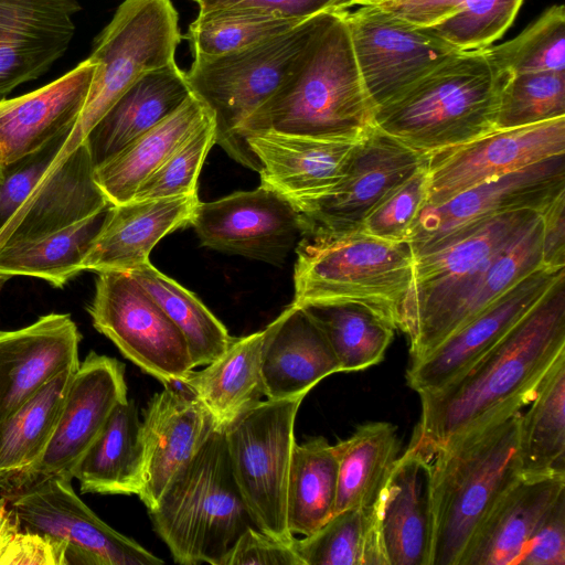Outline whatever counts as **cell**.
I'll use <instances>...</instances> for the list:
<instances>
[{
  "mask_svg": "<svg viewBox=\"0 0 565 565\" xmlns=\"http://www.w3.org/2000/svg\"><path fill=\"white\" fill-rule=\"evenodd\" d=\"M565 353V276L489 351L438 390L418 394L411 446L431 454L451 439L521 411Z\"/></svg>",
  "mask_w": 565,
  "mask_h": 565,
  "instance_id": "obj_1",
  "label": "cell"
},
{
  "mask_svg": "<svg viewBox=\"0 0 565 565\" xmlns=\"http://www.w3.org/2000/svg\"><path fill=\"white\" fill-rule=\"evenodd\" d=\"M374 111L347 22L340 10H331L322 14L289 81L254 111L236 134L246 146V136L264 130L361 140L375 127Z\"/></svg>",
  "mask_w": 565,
  "mask_h": 565,
  "instance_id": "obj_2",
  "label": "cell"
},
{
  "mask_svg": "<svg viewBox=\"0 0 565 565\" xmlns=\"http://www.w3.org/2000/svg\"><path fill=\"white\" fill-rule=\"evenodd\" d=\"M509 75L486 49L456 52L376 106L374 125L427 156L466 143L495 130Z\"/></svg>",
  "mask_w": 565,
  "mask_h": 565,
  "instance_id": "obj_3",
  "label": "cell"
},
{
  "mask_svg": "<svg viewBox=\"0 0 565 565\" xmlns=\"http://www.w3.org/2000/svg\"><path fill=\"white\" fill-rule=\"evenodd\" d=\"M521 411L469 430L431 452L435 535L430 565H460L481 523L521 477Z\"/></svg>",
  "mask_w": 565,
  "mask_h": 565,
  "instance_id": "obj_4",
  "label": "cell"
},
{
  "mask_svg": "<svg viewBox=\"0 0 565 565\" xmlns=\"http://www.w3.org/2000/svg\"><path fill=\"white\" fill-rule=\"evenodd\" d=\"M148 513L183 565H222L237 539L256 527L234 478L224 426L213 429Z\"/></svg>",
  "mask_w": 565,
  "mask_h": 565,
  "instance_id": "obj_5",
  "label": "cell"
},
{
  "mask_svg": "<svg viewBox=\"0 0 565 565\" xmlns=\"http://www.w3.org/2000/svg\"><path fill=\"white\" fill-rule=\"evenodd\" d=\"M295 250L292 306L360 302L399 329L402 306L414 279L415 257L407 242H387L358 230L303 235Z\"/></svg>",
  "mask_w": 565,
  "mask_h": 565,
  "instance_id": "obj_6",
  "label": "cell"
},
{
  "mask_svg": "<svg viewBox=\"0 0 565 565\" xmlns=\"http://www.w3.org/2000/svg\"><path fill=\"white\" fill-rule=\"evenodd\" d=\"M72 131L1 168L0 247L61 231L111 204L86 142L63 153Z\"/></svg>",
  "mask_w": 565,
  "mask_h": 565,
  "instance_id": "obj_7",
  "label": "cell"
},
{
  "mask_svg": "<svg viewBox=\"0 0 565 565\" xmlns=\"http://www.w3.org/2000/svg\"><path fill=\"white\" fill-rule=\"evenodd\" d=\"M324 12L248 47L216 56H194L185 72L191 92L214 116L215 143L238 163L259 171L256 157L236 130L296 72Z\"/></svg>",
  "mask_w": 565,
  "mask_h": 565,
  "instance_id": "obj_8",
  "label": "cell"
},
{
  "mask_svg": "<svg viewBox=\"0 0 565 565\" xmlns=\"http://www.w3.org/2000/svg\"><path fill=\"white\" fill-rule=\"evenodd\" d=\"M182 40L172 0H124L95 39L96 71L63 153L82 143L114 103L145 74L175 63Z\"/></svg>",
  "mask_w": 565,
  "mask_h": 565,
  "instance_id": "obj_9",
  "label": "cell"
},
{
  "mask_svg": "<svg viewBox=\"0 0 565 565\" xmlns=\"http://www.w3.org/2000/svg\"><path fill=\"white\" fill-rule=\"evenodd\" d=\"M541 213L518 210L493 216L468 235L415 258L414 279L403 302L399 330L409 361L428 353L439 327L490 260Z\"/></svg>",
  "mask_w": 565,
  "mask_h": 565,
  "instance_id": "obj_10",
  "label": "cell"
},
{
  "mask_svg": "<svg viewBox=\"0 0 565 565\" xmlns=\"http://www.w3.org/2000/svg\"><path fill=\"white\" fill-rule=\"evenodd\" d=\"M303 397L260 401L224 426L237 487L257 529L292 541L286 497L295 422Z\"/></svg>",
  "mask_w": 565,
  "mask_h": 565,
  "instance_id": "obj_11",
  "label": "cell"
},
{
  "mask_svg": "<svg viewBox=\"0 0 565 565\" xmlns=\"http://www.w3.org/2000/svg\"><path fill=\"white\" fill-rule=\"evenodd\" d=\"M88 307L96 330L163 386L193 370L183 333L127 271H99Z\"/></svg>",
  "mask_w": 565,
  "mask_h": 565,
  "instance_id": "obj_12",
  "label": "cell"
},
{
  "mask_svg": "<svg viewBox=\"0 0 565 565\" xmlns=\"http://www.w3.org/2000/svg\"><path fill=\"white\" fill-rule=\"evenodd\" d=\"M22 530L67 542V565H160L163 561L99 519L72 480L38 477L3 490Z\"/></svg>",
  "mask_w": 565,
  "mask_h": 565,
  "instance_id": "obj_13",
  "label": "cell"
},
{
  "mask_svg": "<svg viewBox=\"0 0 565 565\" xmlns=\"http://www.w3.org/2000/svg\"><path fill=\"white\" fill-rule=\"evenodd\" d=\"M565 192V153L523 167L424 206L406 242L414 257L436 252L468 235L487 220L518 210L542 213Z\"/></svg>",
  "mask_w": 565,
  "mask_h": 565,
  "instance_id": "obj_14",
  "label": "cell"
},
{
  "mask_svg": "<svg viewBox=\"0 0 565 565\" xmlns=\"http://www.w3.org/2000/svg\"><path fill=\"white\" fill-rule=\"evenodd\" d=\"M427 157L374 127L358 142L341 181L326 195L297 209L303 235L361 230L369 213Z\"/></svg>",
  "mask_w": 565,
  "mask_h": 565,
  "instance_id": "obj_15",
  "label": "cell"
},
{
  "mask_svg": "<svg viewBox=\"0 0 565 565\" xmlns=\"http://www.w3.org/2000/svg\"><path fill=\"white\" fill-rule=\"evenodd\" d=\"M339 10L375 107L444 58L460 52L373 3H350Z\"/></svg>",
  "mask_w": 565,
  "mask_h": 565,
  "instance_id": "obj_16",
  "label": "cell"
},
{
  "mask_svg": "<svg viewBox=\"0 0 565 565\" xmlns=\"http://www.w3.org/2000/svg\"><path fill=\"white\" fill-rule=\"evenodd\" d=\"M565 153V117L495 129L427 158L425 206L441 204L462 191L553 156Z\"/></svg>",
  "mask_w": 565,
  "mask_h": 565,
  "instance_id": "obj_17",
  "label": "cell"
},
{
  "mask_svg": "<svg viewBox=\"0 0 565 565\" xmlns=\"http://www.w3.org/2000/svg\"><path fill=\"white\" fill-rule=\"evenodd\" d=\"M190 225L202 245L274 265L285 262L305 231L292 204L259 185L212 202H199Z\"/></svg>",
  "mask_w": 565,
  "mask_h": 565,
  "instance_id": "obj_18",
  "label": "cell"
},
{
  "mask_svg": "<svg viewBox=\"0 0 565 565\" xmlns=\"http://www.w3.org/2000/svg\"><path fill=\"white\" fill-rule=\"evenodd\" d=\"M127 398L124 364L92 351L73 374L57 425L44 454L9 488L38 477L72 480L77 465L114 408Z\"/></svg>",
  "mask_w": 565,
  "mask_h": 565,
  "instance_id": "obj_19",
  "label": "cell"
},
{
  "mask_svg": "<svg viewBox=\"0 0 565 565\" xmlns=\"http://www.w3.org/2000/svg\"><path fill=\"white\" fill-rule=\"evenodd\" d=\"M565 276L542 266L508 289L436 348L411 360L407 385L418 394L444 386L495 345Z\"/></svg>",
  "mask_w": 565,
  "mask_h": 565,
  "instance_id": "obj_20",
  "label": "cell"
},
{
  "mask_svg": "<svg viewBox=\"0 0 565 565\" xmlns=\"http://www.w3.org/2000/svg\"><path fill=\"white\" fill-rule=\"evenodd\" d=\"M216 426L207 408L180 383L164 385L149 401L140 420L135 487L148 510Z\"/></svg>",
  "mask_w": 565,
  "mask_h": 565,
  "instance_id": "obj_21",
  "label": "cell"
},
{
  "mask_svg": "<svg viewBox=\"0 0 565 565\" xmlns=\"http://www.w3.org/2000/svg\"><path fill=\"white\" fill-rule=\"evenodd\" d=\"M245 141L259 163L260 184L278 192L297 210L341 181L360 140L264 130L246 136Z\"/></svg>",
  "mask_w": 565,
  "mask_h": 565,
  "instance_id": "obj_22",
  "label": "cell"
},
{
  "mask_svg": "<svg viewBox=\"0 0 565 565\" xmlns=\"http://www.w3.org/2000/svg\"><path fill=\"white\" fill-rule=\"evenodd\" d=\"M77 0H0V95L43 75L68 49Z\"/></svg>",
  "mask_w": 565,
  "mask_h": 565,
  "instance_id": "obj_23",
  "label": "cell"
},
{
  "mask_svg": "<svg viewBox=\"0 0 565 565\" xmlns=\"http://www.w3.org/2000/svg\"><path fill=\"white\" fill-rule=\"evenodd\" d=\"M387 565H430L435 514L431 455L408 446L377 502Z\"/></svg>",
  "mask_w": 565,
  "mask_h": 565,
  "instance_id": "obj_24",
  "label": "cell"
},
{
  "mask_svg": "<svg viewBox=\"0 0 565 565\" xmlns=\"http://www.w3.org/2000/svg\"><path fill=\"white\" fill-rule=\"evenodd\" d=\"M81 334L68 315L0 331V422L67 369H77Z\"/></svg>",
  "mask_w": 565,
  "mask_h": 565,
  "instance_id": "obj_25",
  "label": "cell"
},
{
  "mask_svg": "<svg viewBox=\"0 0 565 565\" xmlns=\"http://www.w3.org/2000/svg\"><path fill=\"white\" fill-rule=\"evenodd\" d=\"M90 58L31 93L0 100V168L73 130L96 71Z\"/></svg>",
  "mask_w": 565,
  "mask_h": 565,
  "instance_id": "obj_26",
  "label": "cell"
},
{
  "mask_svg": "<svg viewBox=\"0 0 565 565\" xmlns=\"http://www.w3.org/2000/svg\"><path fill=\"white\" fill-rule=\"evenodd\" d=\"M338 372L334 352L303 308L290 305L265 328L262 376L267 398H305L321 380Z\"/></svg>",
  "mask_w": 565,
  "mask_h": 565,
  "instance_id": "obj_27",
  "label": "cell"
},
{
  "mask_svg": "<svg viewBox=\"0 0 565 565\" xmlns=\"http://www.w3.org/2000/svg\"><path fill=\"white\" fill-rule=\"evenodd\" d=\"M199 202L194 194L113 205L83 270L128 271L148 263L150 252L161 238L190 225Z\"/></svg>",
  "mask_w": 565,
  "mask_h": 565,
  "instance_id": "obj_28",
  "label": "cell"
},
{
  "mask_svg": "<svg viewBox=\"0 0 565 565\" xmlns=\"http://www.w3.org/2000/svg\"><path fill=\"white\" fill-rule=\"evenodd\" d=\"M564 492L565 475H521L486 516L460 565H518L536 527Z\"/></svg>",
  "mask_w": 565,
  "mask_h": 565,
  "instance_id": "obj_29",
  "label": "cell"
},
{
  "mask_svg": "<svg viewBox=\"0 0 565 565\" xmlns=\"http://www.w3.org/2000/svg\"><path fill=\"white\" fill-rule=\"evenodd\" d=\"M192 94L177 63L136 81L85 138L95 168L174 113Z\"/></svg>",
  "mask_w": 565,
  "mask_h": 565,
  "instance_id": "obj_30",
  "label": "cell"
},
{
  "mask_svg": "<svg viewBox=\"0 0 565 565\" xmlns=\"http://www.w3.org/2000/svg\"><path fill=\"white\" fill-rule=\"evenodd\" d=\"M523 0H391L373 3L461 52L491 46Z\"/></svg>",
  "mask_w": 565,
  "mask_h": 565,
  "instance_id": "obj_31",
  "label": "cell"
},
{
  "mask_svg": "<svg viewBox=\"0 0 565 565\" xmlns=\"http://www.w3.org/2000/svg\"><path fill=\"white\" fill-rule=\"evenodd\" d=\"M265 329L234 338L226 350L181 382L225 426L265 396L262 349Z\"/></svg>",
  "mask_w": 565,
  "mask_h": 565,
  "instance_id": "obj_32",
  "label": "cell"
},
{
  "mask_svg": "<svg viewBox=\"0 0 565 565\" xmlns=\"http://www.w3.org/2000/svg\"><path fill=\"white\" fill-rule=\"evenodd\" d=\"M211 110L193 93L169 117L95 168V180L113 204L130 201L150 175Z\"/></svg>",
  "mask_w": 565,
  "mask_h": 565,
  "instance_id": "obj_33",
  "label": "cell"
},
{
  "mask_svg": "<svg viewBox=\"0 0 565 565\" xmlns=\"http://www.w3.org/2000/svg\"><path fill=\"white\" fill-rule=\"evenodd\" d=\"M333 446L338 457L334 513L376 508L399 457L396 427L387 422L366 423Z\"/></svg>",
  "mask_w": 565,
  "mask_h": 565,
  "instance_id": "obj_34",
  "label": "cell"
},
{
  "mask_svg": "<svg viewBox=\"0 0 565 565\" xmlns=\"http://www.w3.org/2000/svg\"><path fill=\"white\" fill-rule=\"evenodd\" d=\"M77 369H67L46 383L0 422V489L3 491L44 454L57 425Z\"/></svg>",
  "mask_w": 565,
  "mask_h": 565,
  "instance_id": "obj_35",
  "label": "cell"
},
{
  "mask_svg": "<svg viewBox=\"0 0 565 565\" xmlns=\"http://www.w3.org/2000/svg\"><path fill=\"white\" fill-rule=\"evenodd\" d=\"M111 206L52 234L0 247V279L31 276L63 287L83 271V263Z\"/></svg>",
  "mask_w": 565,
  "mask_h": 565,
  "instance_id": "obj_36",
  "label": "cell"
},
{
  "mask_svg": "<svg viewBox=\"0 0 565 565\" xmlns=\"http://www.w3.org/2000/svg\"><path fill=\"white\" fill-rule=\"evenodd\" d=\"M519 423L523 476L565 475V353L537 386Z\"/></svg>",
  "mask_w": 565,
  "mask_h": 565,
  "instance_id": "obj_37",
  "label": "cell"
},
{
  "mask_svg": "<svg viewBox=\"0 0 565 565\" xmlns=\"http://www.w3.org/2000/svg\"><path fill=\"white\" fill-rule=\"evenodd\" d=\"M338 489V457L323 437L295 444L288 475L286 514L289 532L309 535L333 514Z\"/></svg>",
  "mask_w": 565,
  "mask_h": 565,
  "instance_id": "obj_38",
  "label": "cell"
},
{
  "mask_svg": "<svg viewBox=\"0 0 565 565\" xmlns=\"http://www.w3.org/2000/svg\"><path fill=\"white\" fill-rule=\"evenodd\" d=\"M300 308L324 334L345 373L382 362L397 330L387 317L360 302H320Z\"/></svg>",
  "mask_w": 565,
  "mask_h": 565,
  "instance_id": "obj_39",
  "label": "cell"
},
{
  "mask_svg": "<svg viewBox=\"0 0 565 565\" xmlns=\"http://www.w3.org/2000/svg\"><path fill=\"white\" fill-rule=\"evenodd\" d=\"M140 420L135 403H119L77 465L82 492L135 494Z\"/></svg>",
  "mask_w": 565,
  "mask_h": 565,
  "instance_id": "obj_40",
  "label": "cell"
},
{
  "mask_svg": "<svg viewBox=\"0 0 565 565\" xmlns=\"http://www.w3.org/2000/svg\"><path fill=\"white\" fill-rule=\"evenodd\" d=\"M542 232L543 222L540 214L513 242L490 260L443 321L434 348L518 281L543 266Z\"/></svg>",
  "mask_w": 565,
  "mask_h": 565,
  "instance_id": "obj_41",
  "label": "cell"
},
{
  "mask_svg": "<svg viewBox=\"0 0 565 565\" xmlns=\"http://www.w3.org/2000/svg\"><path fill=\"white\" fill-rule=\"evenodd\" d=\"M183 333L194 369L220 356L233 337L191 291L159 271L150 262L127 271Z\"/></svg>",
  "mask_w": 565,
  "mask_h": 565,
  "instance_id": "obj_42",
  "label": "cell"
},
{
  "mask_svg": "<svg viewBox=\"0 0 565 565\" xmlns=\"http://www.w3.org/2000/svg\"><path fill=\"white\" fill-rule=\"evenodd\" d=\"M302 565H387L374 509L334 513L303 539H294Z\"/></svg>",
  "mask_w": 565,
  "mask_h": 565,
  "instance_id": "obj_43",
  "label": "cell"
},
{
  "mask_svg": "<svg viewBox=\"0 0 565 565\" xmlns=\"http://www.w3.org/2000/svg\"><path fill=\"white\" fill-rule=\"evenodd\" d=\"M305 20L247 9L199 12L189 25L186 39L193 56H216L276 36Z\"/></svg>",
  "mask_w": 565,
  "mask_h": 565,
  "instance_id": "obj_44",
  "label": "cell"
},
{
  "mask_svg": "<svg viewBox=\"0 0 565 565\" xmlns=\"http://www.w3.org/2000/svg\"><path fill=\"white\" fill-rule=\"evenodd\" d=\"M486 50L500 71L510 75L565 72V7L551 6L519 35Z\"/></svg>",
  "mask_w": 565,
  "mask_h": 565,
  "instance_id": "obj_45",
  "label": "cell"
},
{
  "mask_svg": "<svg viewBox=\"0 0 565 565\" xmlns=\"http://www.w3.org/2000/svg\"><path fill=\"white\" fill-rule=\"evenodd\" d=\"M565 117V72L509 75L500 93L495 129Z\"/></svg>",
  "mask_w": 565,
  "mask_h": 565,
  "instance_id": "obj_46",
  "label": "cell"
},
{
  "mask_svg": "<svg viewBox=\"0 0 565 565\" xmlns=\"http://www.w3.org/2000/svg\"><path fill=\"white\" fill-rule=\"evenodd\" d=\"M212 111L186 136L168 158L137 189L131 200H158L198 194V179L204 160L215 145Z\"/></svg>",
  "mask_w": 565,
  "mask_h": 565,
  "instance_id": "obj_47",
  "label": "cell"
},
{
  "mask_svg": "<svg viewBox=\"0 0 565 565\" xmlns=\"http://www.w3.org/2000/svg\"><path fill=\"white\" fill-rule=\"evenodd\" d=\"M427 182L426 161L380 201L363 221L361 230L387 242H406L426 204Z\"/></svg>",
  "mask_w": 565,
  "mask_h": 565,
  "instance_id": "obj_48",
  "label": "cell"
},
{
  "mask_svg": "<svg viewBox=\"0 0 565 565\" xmlns=\"http://www.w3.org/2000/svg\"><path fill=\"white\" fill-rule=\"evenodd\" d=\"M295 539V537H294ZM222 565H302L292 541L248 527L222 561Z\"/></svg>",
  "mask_w": 565,
  "mask_h": 565,
  "instance_id": "obj_49",
  "label": "cell"
},
{
  "mask_svg": "<svg viewBox=\"0 0 565 565\" xmlns=\"http://www.w3.org/2000/svg\"><path fill=\"white\" fill-rule=\"evenodd\" d=\"M518 565H565V492L536 527Z\"/></svg>",
  "mask_w": 565,
  "mask_h": 565,
  "instance_id": "obj_50",
  "label": "cell"
},
{
  "mask_svg": "<svg viewBox=\"0 0 565 565\" xmlns=\"http://www.w3.org/2000/svg\"><path fill=\"white\" fill-rule=\"evenodd\" d=\"M67 542L47 533L21 530L0 557V565H67Z\"/></svg>",
  "mask_w": 565,
  "mask_h": 565,
  "instance_id": "obj_51",
  "label": "cell"
},
{
  "mask_svg": "<svg viewBox=\"0 0 565 565\" xmlns=\"http://www.w3.org/2000/svg\"><path fill=\"white\" fill-rule=\"evenodd\" d=\"M351 0H195L199 12L247 9L305 20L324 11L339 10Z\"/></svg>",
  "mask_w": 565,
  "mask_h": 565,
  "instance_id": "obj_52",
  "label": "cell"
},
{
  "mask_svg": "<svg viewBox=\"0 0 565 565\" xmlns=\"http://www.w3.org/2000/svg\"><path fill=\"white\" fill-rule=\"evenodd\" d=\"M542 265L565 267V192L561 193L542 213Z\"/></svg>",
  "mask_w": 565,
  "mask_h": 565,
  "instance_id": "obj_53",
  "label": "cell"
},
{
  "mask_svg": "<svg viewBox=\"0 0 565 565\" xmlns=\"http://www.w3.org/2000/svg\"><path fill=\"white\" fill-rule=\"evenodd\" d=\"M21 530V522L17 513L8 504L4 497L0 498V557L15 534Z\"/></svg>",
  "mask_w": 565,
  "mask_h": 565,
  "instance_id": "obj_54",
  "label": "cell"
},
{
  "mask_svg": "<svg viewBox=\"0 0 565 565\" xmlns=\"http://www.w3.org/2000/svg\"><path fill=\"white\" fill-rule=\"evenodd\" d=\"M367 1H373V0H351L350 2H348L347 4H350V3H359V2H367ZM345 4V6H347Z\"/></svg>",
  "mask_w": 565,
  "mask_h": 565,
  "instance_id": "obj_55",
  "label": "cell"
},
{
  "mask_svg": "<svg viewBox=\"0 0 565 565\" xmlns=\"http://www.w3.org/2000/svg\"><path fill=\"white\" fill-rule=\"evenodd\" d=\"M377 1H391V0H374V1H369V2H377Z\"/></svg>",
  "mask_w": 565,
  "mask_h": 565,
  "instance_id": "obj_56",
  "label": "cell"
},
{
  "mask_svg": "<svg viewBox=\"0 0 565 565\" xmlns=\"http://www.w3.org/2000/svg\"><path fill=\"white\" fill-rule=\"evenodd\" d=\"M0 178H1V168H0Z\"/></svg>",
  "mask_w": 565,
  "mask_h": 565,
  "instance_id": "obj_57",
  "label": "cell"
},
{
  "mask_svg": "<svg viewBox=\"0 0 565 565\" xmlns=\"http://www.w3.org/2000/svg\"><path fill=\"white\" fill-rule=\"evenodd\" d=\"M192 1H195V0H192Z\"/></svg>",
  "mask_w": 565,
  "mask_h": 565,
  "instance_id": "obj_58",
  "label": "cell"
},
{
  "mask_svg": "<svg viewBox=\"0 0 565 565\" xmlns=\"http://www.w3.org/2000/svg\"><path fill=\"white\" fill-rule=\"evenodd\" d=\"M374 1V0H373ZM369 2V1H367Z\"/></svg>",
  "mask_w": 565,
  "mask_h": 565,
  "instance_id": "obj_59",
  "label": "cell"
}]
</instances>
